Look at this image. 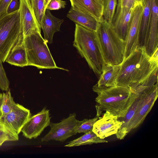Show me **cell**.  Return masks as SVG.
Here are the masks:
<instances>
[{
  "label": "cell",
  "mask_w": 158,
  "mask_h": 158,
  "mask_svg": "<svg viewBox=\"0 0 158 158\" xmlns=\"http://www.w3.org/2000/svg\"><path fill=\"white\" fill-rule=\"evenodd\" d=\"M158 49L149 56L145 47H137L121 64L117 85L131 89L142 83L158 68Z\"/></svg>",
  "instance_id": "1"
},
{
  "label": "cell",
  "mask_w": 158,
  "mask_h": 158,
  "mask_svg": "<svg viewBox=\"0 0 158 158\" xmlns=\"http://www.w3.org/2000/svg\"><path fill=\"white\" fill-rule=\"evenodd\" d=\"M92 89L98 95L96 107L99 117L102 112L107 111L119 119L123 118L136 97L135 94L130 89L117 85L105 87L96 84Z\"/></svg>",
  "instance_id": "2"
},
{
  "label": "cell",
  "mask_w": 158,
  "mask_h": 158,
  "mask_svg": "<svg viewBox=\"0 0 158 158\" xmlns=\"http://www.w3.org/2000/svg\"><path fill=\"white\" fill-rule=\"evenodd\" d=\"M158 68L143 82L131 89L137 95L138 101L126 130L127 135L143 122L158 96Z\"/></svg>",
  "instance_id": "3"
},
{
  "label": "cell",
  "mask_w": 158,
  "mask_h": 158,
  "mask_svg": "<svg viewBox=\"0 0 158 158\" xmlns=\"http://www.w3.org/2000/svg\"><path fill=\"white\" fill-rule=\"evenodd\" d=\"M73 46L96 75L100 76L105 63L96 31L76 23Z\"/></svg>",
  "instance_id": "4"
},
{
  "label": "cell",
  "mask_w": 158,
  "mask_h": 158,
  "mask_svg": "<svg viewBox=\"0 0 158 158\" xmlns=\"http://www.w3.org/2000/svg\"><path fill=\"white\" fill-rule=\"evenodd\" d=\"M96 32L105 64H121L124 58L126 43L118 36L112 24L102 18Z\"/></svg>",
  "instance_id": "5"
},
{
  "label": "cell",
  "mask_w": 158,
  "mask_h": 158,
  "mask_svg": "<svg viewBox=\"0 0 158 158\" xmlns=\"http://www.w3.org/2000/svg\"><path fill=\"white\" fill-rule=\"evenodd\" d=\"M24 38L19 10L0 16V60L2 62L15 47L23 43Z\"/></svg>",
  "instance_id": "6"
},
{
  "label": "cell",
  "mask_w": 158,
  "mask_h": 158,
  "mask_svg": "<svg viewBox=\"0 0 158 158\" xmlns=\"http://www.w3.org/2000/svg\"><path fill=\"white\" fill-rule=\"evenodd\" d=\"M47 43L40 32L24 37L23 44L26 51L28 66H34L39 69L66 70L56 66Z\"/></svg>",
  "instance_id": "7"
},
{
  "label": "cell",
  "mask_w": 158,
  "mask_h": 158,
  "mask_svg": "<svg viewBox=\"0 0 158 158\" xmlns=\"http://www.w3.org/2000/svg\"><path fill=\"white\" fill-rule=\"evenodd\" d=\"M79 121L76 118L75 113L70 114L68 117L60 123H51V129L48 133L41 139V141L51 140L63 142L69 137L76 134L75 129Z\"/></svg>",
  "instance_id": "8"
},
{
  "label": "cell",
  "mask_w": 158,
  "mask_h": 158,
  "mask_svg": "<svg viewBox=\"0 0 158 158\" xmlns=\"http://www.w3.org/2000/svg\"><path fill=\"white\" fill-rule=\"evenodd\" d=\"M143 10L142 2L136 1L129 24L124 55L128 57L138 47V36Z\"/></svg>",
  "instance_id": "9"
},
{
  "label": "cell",
  "mask_w": 158,
  "mask_h": 158,
  "mask_svg": "<svg viewBox=\"0 0 158 158\" xmlns=\"http://www.w3.org/2000/svg\"><path fill=\"white\" fill-rule=\"evenodd\" d=\"M31 116L29 110L17 103L15 108L10 112L0 117V123L12 132L18 135Z\"/></svg>",
  "instance_id": "10"
},
{
  "label": "cell",
  "mask_w": 158,
  "mask_h": 158,
  "mask_svg": "<svg viewBox=\"0 0 158 158\" xmlns=\"http://www.w3.org/2000/svg\"><path fill=\"white\" fill-rule=\"evenodd\" d=\"M51 118L49 110L44 108L40 112L30 117L21 132L27 138H35L40 135L45 128L49 126Z\"/></svg>",
  "instance_id": "11"
},
{
  "label": "cell",
  "mask_w": 158,
  "mask_h": 158,
  "mask_svg": "<svg viewBox=\"0 0 158 158\" xmlns=\"http://www.w3.org/2000/svg\"><path fill=\"white\" fill-rule=\"evenodd\" d=\"M123 123L117 116L106 111L94 123L92 131L100 138L103 139L115 134Z\"/></svg>",
  "instance_id": "12"
},
{
  "label": "cell",
  "mask_w": 158,
  "mask_h": 158,
  "mask_svg": "<svg viewBox=\"0 0 158 158\" xmlns=\"http://www.w3.org/2000/svg\"><path fill=\"white\" fill-rule=\"evenodd\" d=\"M19 10L24 37L37 31L41 32L30 0H19Z\"/></svg>",
  "instance_id": "13"
},
{
  "label": "cell",
  "mask_w": 158,
  "mask_h": 158,
  "mask_svg": "<svg viewBox=\"0 0 158 158\" xmlns=\"http://www.w3.org/2000/svg\"><path fill=\"white\" fill-rule=\"evenodd\" d=\"M158 0H152L151 15L148 37L145 47L147 54L151 57L158 49Z\"/></svg>",
  "instance_id": "14"
},
{
  "label": "cell",
  "mask_w": 158,
  "mask_h": 158,
  "mask_svg": "<svg viewBox=\"0 0 158 158\" xmlns=\"http://www.w3.org/2000/svg\"><path fill=\"white\" fill-rule=\"evenodd\" d=\"M67 17L71 20L89 29L96 31L99 21L88 13L72 6Z\"/></svg>",
  "instance_id": "15"
},
{
  "label": "cell",
  "mask_w": 158,
  "mask_h": 158,
  "mask_svg": "<svg viewBox=\"0 0 158 158\" xmlns=\"http://www.w3.org/2000/svg\"><path fill=\"white\" fill-rule=\"evenodd\" d=\"M63 21V19L54 16L50 10L46 9L40 27L44 32V39L47 43H52L54 34L60 31L61 25Z\"/></svg>",
  "instance_id": "16"
},
{
  "label": "cell",
  "mask_w": 158,
  "mask_h": 158,
  "mask_svg": "<svg viewBox=\"0 0 158 158\" xmlns=\"http://www.w3.org/2000/svg\"><path fill=\"white\" fill-rule=\"evenodd\" d=\"M152 0H144L143 10L139 29L138 47H145L148 40L151 15Z\"/></svg>",
  "instance_id": "17"
},
{
  "label": "cell",
  "mask_w": 158,
  "mask_h": 158,
  "mask_svg": "<svg viewBox=\"0 0 158 158\" xmlns=\"http://www.w3.org/2000/svg\"><path fill=\"white\" fill-rule=\"evenodd\" d=\"M71 6L89 13L98 21L102 18L103 4L102 0H69Z\"/></svg>",
  "instance_id": "18"
},
{
  "label": "cell",
  "mask_w": 158,
  "mask_h": 158,
  "mask_svg": "<svg viewBox=\"0 0 158 158\" xmlns=\"http://www.w3.org/2000/svg\"><path fill=\"white\" fill-rule=\"evenodd\" d=\"M121 64L114 65L105 64L96 85L105 87L116 86L117 78Z\"/></svg>",
  "instance_id": "19"
},
{
  "label": "cell",
  "mask_w": 158,
  "mask_h": 158,
  "mask_svg": "<svg viewBox=\"0 0 158 158\" xmlns=\"http://www.w3.org/2000/svg\"><path fill=\"white\" fill-rule=\"evenodd\" d=\"M5 62L20 67L28 66L26 51L23 43L16 46L12 49Z\"/></svg>",
  "instance_id": "20"
},
{
  "label": "cell",
  "mask_w": 158,
  "mask_h": 158,
  "mask_svg": "<svg viewBox=\"0 0 158 158\" xmlns=\"http://www.w3.org/2000/svg\"><path fill=\"white\" fill-rule=\"evenodd\" d=\"M108 142L104 139H101L98 137L92 130L85 133L79 138L70 142L69 144L64 146L72 147Z\"/></svg>",
  "instance_id": "21"
},
{
  "label": "cell",
  "mask_w": 158,
  "mask_h": 158,
  "mask_svg": "<svg viewBox=\"0 0 158 158\" xmlns=\"http://www.w3.org/2000/svg\"><path fill=\"white\" fill-rule=\"evenodd\" d=\"M103 9L102 18L107 22L111 23L115 13L117 0H102Z\"/></svg>",
  "instance_id": "22"
},
{
  "label": "cell",
  "mask_w": 158,
  "mask_h": 158,
  "mask_svg": "<svg viewBox=\"0 0 158 158\" xmlns=\"http://www.w3.org/2000/svg\"><path fill=\"white\" fill-rule=\"evenodd\" d=\"M30 1L33 13L40 27L46 9L45 0H30Z\"/></svg>",
  "instance_id": "23"
},
{
  "label": "cell",
  "mask_w": 158,
  "mask_h": 158,
  "mask_svg": "<svg viewBox=\"0 0 158 158\" xmlns=\"http://www.w3.org/2000/svg\"><path fill=\"white\" fill-rule=\"evenodd\" d=\"M2 94L3 100L1 108L2 116L10 112L15 108L17 104L11 96L10 89L6 93Z\"/></svg>",
  "instance_id": "24"
},
{
  "label": "cell",
  "mask_w": 158,
  "mask_h": 158,
  "mask_svg": "<svg viewBox=\"0 0 158 158\" xmlns=\"http://www.w3.org/2000/svg\"><path fill=\"white\" fill-rule=\"evenodd\" d=\"M131 0H117L115 13L113 19L125 15L134 6Z\"/></svg>",
  "instance_id": "25"
},
{
  "label": "cell",
  "mask_w": 158,
  "mask_h": 158,
  "mask_svg": "<svg viewBox=\"0 0 158 158\" xmlns=\"http://www.w3.org/2000/svg\"><path fill=\"white\" fill-rule=\"evenodd\" d=\"M99 117L97 115L94 118L91 119H84L82 121H79L78 124L75 128V131L76 133H86L92 130L93 125L98 120Z\"/></svg>",
  "instance_id": "26"
},
{
  "label": "cell",
  "mask_w": 158,
  "mask_h": 158,
  "mask_svg": "<svg viewBox=\"0 0 158 158\" xmlns=\"http://www.w3.org/2000/svg\"><path fill=\"white\" fill-rule=\"evenodd\" d=\"M18 140V135L12 132L0 123V144L2 145L6 142Z\"/></svg>",
  "instance_id": "27"
},
{
  "label": "cell",
  "mask_w": 158,
  "mask_h": 158,
  "mask_svg": "<svg viewBox=\"0 0 158 158\" xmlns=\"http://www.w3.org/2000/svg\"><path fill=\"white\" fill-rule=\"evenodd\" d=\"M2 63L0 60V88L2 90L6 91L9 89L10 82Z\"/></svg>",
  "instance_id": "28"
},
{
  "label": "cell",
  "mask_w": 158,
  "mask_h": 158,
  "mask_svg": "<svg viewBox=\"0 0 158 158\" xmlns=\"http://www.w3.org/2000/svg\"><path fill=\"white\" fill-rule=\"evenodd\" d=\"M66 5V2L62 0H50L46 9L49 10H57L64 8Z\"/></svg>",
  "instance_id": "29"
},
{
  "label": "cell",
  "mask_w": 158,
  "mask_h": 158,
  "mask_svg": "<svg viewBox=\"0 0 158 158\" xmlns=\"http://www.w3.org/2000/svg\"><path fill=\"white\" fill-rule=\"evenodd\" d=\"M19 2L18 0H12L8 6L6 10V13L9 14L19 10Z\"/></svg>",
  "instance_id": "30"
},
{
  "label": "cell",
  "mask_w": 158,
  "mask_h": 158,
  "mask_svg": "<svg viewBox=\"0 0 158 158\" xmlns=\"http://www.w3.org/2000/svg\"><path fill=\"white\" fill-rule=\"evenodd\" d=\"M12 0H1L0 1V16L6 12L7 8Z\"/></svg>",
  "instance_id": "31"
},
{
  "label": "cell",
  "mask_w": 158,
  "mask_h": 158,
  "mask_svg": "<svg viewBox=\"0 0 158 158\" xmlns=\"http://www.w3.org/2000/svg\"><path fill=\"white\" fill-rule=\"evenodd\" d=\"M3 100V94L0 93V117L2 116L1 108Z\"/></svg>",
  "instance_id": "32"
},
{
  "label": "cell",
  "mask_w": 158,
  "mask_h": 158,
  "mask_svg": "<svg viewBox=\"0 0 158 158\" xmlns=\"http://www.w3.org/2000/svg\"><path fill=\"white\" fill-rule=\"evenodd\" d=\"M50 0H45V6H46V8L47 6L48 3H49L50 1Z\"/></svg>",
  "instance_id": "33"
},
{
  "label": "cell",
  "mask_w": 158,
  "mask_h": 158,
  "mask_svg": "<svg viewBox=\"0 0 158 158\" xmlns=\"http://www.w3.org/2000/svg\"><path fill=\"white\" fill-rule=\"evenodd\" d=\"M144 0H137V1L142 2V3L143 2Z\"/></svg>",
  "instance_id": "34"
},
{
  "label": "cell",
  "mask_w": 158,
  "mask_h": 158,
  "mask_svg": "<svg viewBox=\"0 0 158 158\" xmlns=\"http://www.w3.org/2000/svg\"><path fill=\"white\" fill-rule=\"evenodd\" d=\"M1 0H0V1Z\"/></svg>",
  "instance_id": "35"
}]
</instances>
